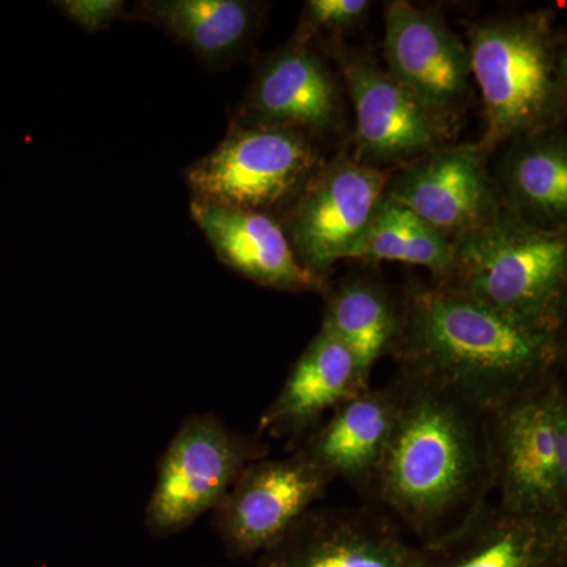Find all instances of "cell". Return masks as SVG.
I'll return each instance as SVG.
<instances>
[{"instance_id": "1", "label": "cell", "mask_w": 567, "mask_h": 567, "mask_svg": "<svg viewBox=\"0 0 567 567\" xmlns=\"http://www.w3.org/2000/svg\"><path fill=\"white\" fill-rule=\"evenodd\" d=\"M395 377L398 415L364 498L404 535L431 546L488 503L487 410L423 377Z\"/></svg>"}, {"instance_id": "2", "label": "cell", "mask_w": 567, "mask_h": 567, "mask_svg": "<svg viewBox=\"0 0 567 567\" xmlns=\"http://www.w3.org/2000/svg\"><path fill=\"white\" fill-rule=\"evenodd\" d=\"M391 358L398 371L423 377L484 410L565 372L566 334L546 333L447 289L406 279Z\"/></svg>"}, {"instance_id": "3", "label": "cell", "mask_w": 567, "mask_h": 567, "mask_svg": "<svg viewBox=\"0 0 567 567\" xmlns=\"http://www.w3.org/2000/svg\"><path fill=\"white\" fill-rule=\"evenodd\" d=\"M465 44L486 121L477 142L486 151L565 126L567 55L558 10L480 18L466 25Z\"/></svg>"}, {"instance_id": "4", "label": "cell", "mask_w": 567, "mask_h": 567, "mask_svg": "<svg viewBox=\"0 0 567 567\" xmlns=\"http://www.w3.org/2000/svg\"><path fill=\"white\" fill-rule=\"evenodd\" d=\"M435 282L535 330L566 334L567 230L529 226L502 208L453 241L450 271Z\"/></svg>"}, {"instance_id": "5", "label": "cell", "mask_w": 567, "mask_h": 567, "mask_svg": "<svg viewBox=\"0 0 567 567\" xmlns=\"http://www.w3.org/2000/svg\"><path fill=\"white\" fill-rule=\"evenodd\" d=\"M492 491L517 513L567 516V390L559 372L486 413Z\"/></svg>"}, {"instance_id": "6", "label": "cell", "mask_w": 567, "mask_h": 567, "mask_svg": "<svg viewBox=\"0 0 567 567\" xmlns=\"http://www.w3.org/2000/svg\"><path fill=\"white\" fill-rule=\"evenodd\" d=\"M327 144L300 130L229 125L226 136L185 169L192 200L281 219L322 169Z\"/></svg>"}, {"instance_id": "7", "label": "cell", "mask_w": 567, "mask_h": 567, "mask_svg": "<svg viewBox=\"0 0 567 567\" xmlns=\"http://www.w3.org/2000/svg\"><path fill=\"white\" fill-rule=\"evenodd\" d=\"M315 44L334 63L352 103L347 148L354 162L393 173L456 142L461 122L421 102L372 52L342 40Z\"/></svg>"}, {"instance_id": "8", "label": "cell", "mask_w": 567, "mask_h": 567, "mask_svg": "<svg viewBox=\"0 0 567 567\" xmlns=\"http://www.w3.org/2000/svg\"><path fill=\"white\" fill-rule=\"evenodd\" d=\"M268 457L260 436L234 431L213 413L178 425L156 464L144 524L155 539L185 532L213 513L246 466Z\"/></svg>"}, {"instance_id": "9", "label": "cell", "mask_w": 567, "mask_h": 567, "mask_svg": "<svg viewBox=\"0 0 567 567\" xmlns=\"http://www.w3.org/2000/svg\"><path fill=\"white\" fill-rule=\"evenodd\" d=\"M346 93L330 59L312 41L293 33L257 59L229 125L300 130L327 144L346 134Z\"/></svg>"}, {"instance_id": "10", "label": "cell", "mask_w": 567, "mask_h": 567, "mask_svg": "<svg viewBox=\"0 0 567 567\" xmlns=\"http://www.w3.org/2000/svg\"><path fill=\"white\" fill-rule=\"evenodd\" d=\"M390 174L354 162L349 148L328 156L279 219L295 259L306 271L328 281L336 262L353 259Z\"/></svg>"}, {"instance_id": "11", "label": "cell", "mask_w": 567, "mask_h": 567, "mask_svg": "<svg viewBox=\"0 0 567 567\" xmlns=\"http://www.w3.org/2000/svg\"><path fill=\"white\" fill-rule=\"evenodd\" d=\"M331 483L298 451L246 466L213 511V528L227 557H260L315 509Z\"/></svg>"}, {"instance_id": "12", "label": "cell", "mask_w": 567, "mask_h": 567, "mask_svg": "<svg viewBox=\"0 0 567 567\" xmlns=\"http://www.w3.org/2000/svg\"><path fill=\"white\" fill-rule=\"evenodd\" d=\"M383 65L391 76L432 110L464 121L472 100L470 55L442 9L391 0L383 13Z\"/></svg>"}, {"instance_id": "13", "label": "cell", "mask_w": 567, "mask_h": 567, "mask_svg": "<svg viewBox=\"0 0 567 567\" xmlns=\"http://www.w3.org/2000/svg\"><path fill=\"white\" fill-rule=\"evenodd\" d=\"M480 142L453 144L393 171L383 196L405 205L451 244L502 210Z\"/></svg>"}, {"instance_id": "14", "label": "cell", "mask_w": 567, "mask_h": 567, "mask_svg": "<svg viewBox=\"0 0 567 567\" xmlns=\"http://www.w3.org/2000/svg\"><path fill=\"white\" fill-rule=\"evenodd\" d=\"M259 558V567H420L423 547L372 509H312Z\"/></svg>"}, {"instance_id": "15", "label": "cell", "mask_w": 567, "mask_h": 567, "mask_svg": "<svg viewBox=\"0 0 567 567\" xmlns=\"http://www.w3.org/2000/svg\"><path fill=\"white\" fill-rule=\"evenodd\" d=\"M421 547L420 567H567V516L486 503L453 533Z\"/></svg>"}, {"instance_id": "16", "label": "cell", "mask_w": 567, "mask_h": 567, "mask_svg": "<svg viewBox=\"0 0 567 567\" xmlns=\"http://www.w3.org/2000/svg\"><path fill=\"white\" fill-rule=\"evenodd\" d=\"M401 401L398 377L369 385L336 406L322 423L290 446L331 480H342L364 496L393 432Z\"/></svg>"}, {"instance_id": "17", "label": "cell", "mask_w": 567, "mask_h": 567, "mask_svg": "<svg viewBox=\"0 0 567 567\" xmlns=\"http://www.w3.org/2000/svg\"><path fill=\"white\" fill-rule=\"evenodd\" d=\"M193 221L216 259L234 274L278 292L322 293L328 281L306 271L295 259L281 224L262 213L189 200Z\"/></svg>"}, {"instance_id": "18", "label": "cell", "mask_w": 567, "mask_h": 567, "mask_svg": "<svg viewBox=\"0 0 567 567\" xmlns=\"http://www.w3.org/2000/svg\"><path fill=\"white\" fill-rule=\"evenodd\" d=\"M268 10L254 0H140L128 21L152 25L205 69L227 70L252 58Z\"/></svg>"}, {"instance_id": "19", "label": "cell", "mask_w": 567, "mask_h": 567, "mask_svg": "<svg viewBox=\"0 0 567 567\" xmlns=\"http://www.w3.org/2000/svg\"><path fill=\"white\" fill-rule=\"evenodd\" d=\"M368 386L349 350L320 328L295 360L275 401L265 410L257 436L287 440L292 446L322 423L336 406Z\"/></svg>"}, {"instance_id": "20", "label": "cell", "mask_w": 567, "mask_h": 567, "mask_svg": "<svg viewBox=\"0 0 567 567\" xmlns=\"http://www.w3.org/2000/svg\"><path fill=\"white\" fill-rule=\"evenodd\" d=\"M499 204L520 221L567 230L566 126L499 144L488 156Z\"/></svg>"}, {"instance_id": "21", "label": "cell", "mask_w": 567, "mask_h": 567, "mask_svg": "<svg viewBox=\"0 0 567 567\" xmlns=\"http://www.w3.org/2000/svg\"><path fill=\"white\" fill-rule=\"evenodd\" d=\"M322 327L352 354L361 380L371 375L382 358L391 357L401 324V303L379 276L350 275L327 284Z\"/></svg>"}, {"instance_id": "22", "label": "cell", "mask_w": 567, "mask_h": 567, "mask_svg": "<svg viewBox=\"0 0 567 567\" xmlns=\"http://www.w3.org/2000/svg\"><path fill=\"white\" fill-rule=\"evenodd\" d=\"M353 259L416 265L431 271L432 281H442L453 262V244L405 205L382 196Z\"/></svg>"}, {"instance_id": "23", "label": "cell", "mask_w": 567, "mask_h": 567, "mask_svg": "<svg viewBox=\"0 0 567 567\" xmlns=\"http://www.w3.org/2000/svg\"><path fill=\"white\" fill-rule=\"evenodd\" d=\"M371 10L369 0H308L293 33L312 43L346 41L364 28Z\"/></svg>"}, {"instance_id": "24", "label": "cell", "mask_w": 567, "mask_h": 567, "mask_svg": "<svg viewBox=\"0 0 567 567\" xmlns=\"http://www.w3.org/2000/svg\"><path fill=\"white\" fill-rule=\"evenodd\" d=\"M52 6L85 33L106 32L115 22L128 20L123 0H55Z\"/></svg>"}]
</instances>
